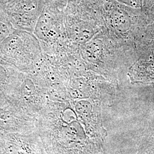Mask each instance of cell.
Returning a JSON list of instances; mask_svg holds the SVG:
<instances>
[{"instance_id": "6da1fadb", "label": "cell", "mask_w": 154, "mask_h": 154, "mask_svg": "<svg viewBox=\"0 0 154 154\" xmlns=\"http://www.w3.org/2000/svg\"><path fill=\"white\" fill-rule=\"evenodd\" d=\"M36 40L25 31L18 30L12 33L0 45L2 57L17 67H27L33 65L37 51Z\"/></svg>"}, {"instance_id": "7a4b0ae2", "label": "cell", "mask_w": 154, "mask_h": 154, "mask_svg": "<svg viewBox=\"0 0 154 154\" xmlns=\"http://www.w3.org/2000/svg\"><path fill=\"white\" fill-rule=\"evenodd\" d=\"M118 2L123 3L127 5L133 6L137 5L138 4L139 0H117Z\"/></svg>"}, {"instance_id": "3957f363", "label": "cell", "mask_w": 154, "mask_h": 154, "mask_svg": "<svg viewBox=\"0 0 154 154\" xmlns=\"http://www.w3.org/2000/svg\"><path fill=\"white\" fill-rule=\"evenodd\" d=\"M86 2L88 3H92V4H95V3H98V1L99 0H85Z\"/></svg>"}]
</instances>
